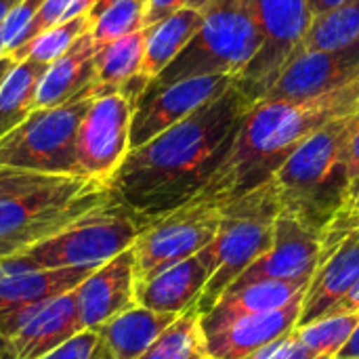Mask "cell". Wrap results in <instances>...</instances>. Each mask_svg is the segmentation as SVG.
<instances>
[{"label": "cell", "instance_id": "cell-19", "mask_svg": "<svg viewBox=\"0 0 359 359\" xmlns=\"http://www.w3.org/2000/svg\"><path fill=\"white\" fill-rule=\"evenodd\" d=\"M208 280H210V269L202 261V257L200 255L189 257L147 280L137 282L135 284L137 305L158 313L179 316L198 303Z\"/></svg>", "mask_w": 359, "mask_h": 359}, {"label": "cell", "instance_id": "cell-22", "mask_svg": "<svg viewBox=\"0 0 359 359\" xmlns=\"http://www.w3.org/2000/svg\"><path fill=\"white\" fill-rule=\"evenodd\" d=\"M179 316L158 313L141 305L114 316L97 328L101 359H139Z\"/></svg>", "mask_w": 359, "mask_h": 359}, {"label": "cell", "instance_id": "cell-10", "mask_svg": "<svg viewBox=\"0 0 359 359\" xmlns=\"http://www.w3.org/2000/svg\"><path fill=\"white\" fill-rule=\"evenodd\" d=\"M252 4L261 44L255 59L238 76V88L250 103H257L303 46L313 17L307 0H252Z\"/></svg>", "mask_w": 359, "mask_h": 359}, {"label": "cell", "instance_id": "cell-25", "mask_svg": "<svg viewBox=\"0 0 359 359\" xmlns=\"http://www.w3.org/2000/svg\"><path fill=\"white\" fill-rule=\"evenodd\" d=\"M46 67L34 59H23L0 82V139L36 109V93Z\"/></svg>", "mask_w": 359, "mask_h": 359}, {"label": "cell", "instance_id": "cell-20", "mask_svg": "<svg viewBox=\"0 0 359 359\" xmlns=\"http://www.w3.org/2000/svg\"><path fill=\"white\" fill-rule=\"evenodd\" d=\"M97 50L99 44L93 40L90 32H86L57 61H53L38 84L36 109L63 105L74 97L95 90L99 84L95 65Z\"/></svg>", "mask_w": 359, "mask_h": 359}, {"label": "cell", "instance_id": "cell-26", "mask_svg": "<svg viewBox=\"0 0 359 359\" xmlns=\"http://www.w3.org/2000/svg\"><path fill=\"white\" fill-rule=\"evenodd\" d=\"M139 359H212L198 307L185 309Z\"/></svg>", "mask_w": 359, "mask_h": 359}, {"label": "cell", "instance_id": "cell-2", "mask_svg": "<svg viewBox=\"0 0 359 359\" xmlns=\"http://www.w3.org/2000/svg\"><path fill=\"white\" fill-rule=\"evenodd\" d=\"M359 109V78L322 97L288 103L257 101L244 114L238 133L206 187L196 196L225 202L269 181L286 158L318 128Z\"/></svg>", "mask_w": 359, "mask_h": 359}, {"label": "cell", "instance_id": "cell-33", "mask_svg": "<svg viewBox=\"0 0 359 359\" xmlns=\"http://www.w3.org/2000/svg\"><path fill=\"white\" fill-rule=\"evenodd\" d=\"M359 229V177L349 185L347 196L339 212L330 219V223L322 231V242H332L343 238L349 231Z\"/></svg>", "mask_w": 359, "mask_h": 359}, {"label": "cell", "instance_id": "cell-45", "mask_svg": "<svg viewBox=\"0 0 359 359\" xmlns=\"http://www.w3.org/2000/svg\"><path fill=\"white\" fill-rule=\"evenodd\" d=\"M111 2H114V0H97V4L93 6V11L88 13L90 21H93V17H97V15H99V13H101V11H103V8L107 6V4H111Z\"/></svg>", "mask_w": 359, "mask_h": 359}, {"label": "cell", "instance_id": "cell-13", "mask_svg": "<svg viewBox=\"0 0 359 359\" xmlns=\"http://www.w3.org/2000/svg\"><path fill=\"white\" fill-rule=\"evenodd\" d=\"M355 78L359 42L339 50H299L263 99L301 103L343 88Z\"/></svg>", "mask_w": 359, "mask_h": 359}, {"label": "cell", "instance_id": "cell-3", "mask_svg": "<svg viewBox=\"0 0 359 359\" xmlns=\"http://www.w3.org/2000/svg\"><path fill=\"white\" fill-rule=\"evenodd\" d=\"M351 114L334 118L318 128L271 177L282 212L316 231H324L343 206L349 189L343 149Z\"/></svg>", "mask_w": 359, "mask_h": 359}, {"label": "cell", "instance_id": "cell-41", "mask_svg": "<svg viewBox=\"0 0 359 359\" xmlns=\"http://www.w3.org/2000/svg\"><path fill=\"white\" fill-rule=\"evenodd\" d=\"M334 359H359V322L358 328L353 330L351 339L347 341V345L334 355Z\"/></svg>", "mask_w": 359, "mask_h": 359}, {"label": "cell", "instance_id": "cell-31", "mask_svg": "<svg viewBox=\"0 0 359 359\" xmlns=\"http://www.w3.org/2000/svg\"><path fill=\"white\" fill-rule=\"evenodd\" d=\"M359 313L349 316H330L322 318L313 324L297 328V337L303 345H307L311 351L334 359V355L347 345L353 330L358 328Z\"/></svg>", "mask_w": 359, "mask_h": 359}, {"label": "cell", "instance_id": "cell-28", "mask_svg": "<svg viewBox=\"0 0 359 359\" xmlns=\"http://www.w3.org/2000/svg\"><path fill=\"white\" fill-rule=\"evenodd\" d=\"M359 42V0H349L337 11L316 17L299 50H339Z\"/></svg>", "mask_w": 359, "mask_h": 359}, {"label": "cell", "instance_id": "cell-37", "mask_svg": "<svg viewBox=\"0 0 359 359\" xmlns=\"http://www.w3.org/2000/svg\"><path fill=\"white\" fill-rule=\"evenodd\" d=\"M50 179L48 175H36V172H25V170H13L0 166V194L15 191V189H25L38 183H44Z\"/></svg>", "mask_w": 359, "mask_h": 359}, {"label": "cell", "instance_id": "cell-18", "mask_svg": "<svg viewBox=\"0 0 359 359\" xmlns=\"http://www.w3.org/2000/svg\"><path fill=\"white\" fill-rule=\"evenodd\" d=\"M80 330L76 297L74 290H69L42 303L40 309L6 339L8 353L11 359H40Z\"/></svg>", "mask_w": 359, "mask_h": 359}, {"label": "cell", "instance_id": "cell-17", "mask_svg": "<svg viewBox=\"0 0 359 359\" xmlns=\"http://www.w3.org/2000/svg\"><path fill=\"white\" fill-rule=\"evenodd\" d=\"M133 246L97 267L74 288L76 311L82 330H97L114 316L137 305Z\"/></svg>", "mask_w": 359, "mask_h": 359}, {"label": "cell", "instance_id": "cell-39", "mask_svg": "<svg viewBox=\"0 0 359 359\" xmlns=\"http://www.w3.org/2000/svg\"><path fill=\"white\" fill-rule=\"evenodd\" d=\"M349 313H359V280L358 284L351 288V292L326 318H330V316H349Z\"/></svg>", "mask_w": 359, "mask_h": 359}, {"label": "cell", "instance_id": "cell-46", "mask_svg": "<svg viewBox=\"0 0 359 359\" xmlns=\"http://www.w3.org/2000/svg\"><path fill=\"white\" fill-rule=\"evenodd\" d=\"M0 359H11V353H8V345H6V339L0 334Z\"/></svg>", "mask_w": 359, "mask_h": 359}, {"label": "cell", "instance_id": "cell-9", "mask_svg": "<svg viewBox=\"0 0 359 359\" xmlns=\"http://www.w3.org/2000/svg\"><path fill=\"white\" fill-rule=\"evenodd\" d=\"M219 223L221 206L202 198L151 219L133 244L137 282L202 252L215 240Z\"/></svg>", "mask_w": 359, "mask_h": 359}, {"label": "cell", "instance_id": "cell-5", "mask_svg": "<svg viewBox=\"0 0 359 359\" xmlns=\"http://www.w3.org/2000/svg\"><path fill=\"white\" fill-rule=\"evenodd\" d=\"M282 212L273 181L225 202L215 240L198 252L210 269V280L196 307L208 313L227 288L261 257L273 242L276 221Z\"/></svg>", "mask_w": 359, "mask_h": 359}, {"label": "cell", "instance_id": "cell-47", "mask_svg": "<svg viewBox=\"0 0 359 359\" xmlns=\"http://www.w3.org/2000/svg\"><path fill=\"white\" fill-rule=\"evenodd\" d=\"M2 55H6V53H4V42H2V38H0V57H2Z\"/></svg>", "mask_w": 359, "mask_h": 359}, {"label": "cell", "instance_id": "cell-6", "mask_svg": "<svg viewBox=\"0 0 359 359\" xmlns=\"http://www.w3.org/2000/svg\"><path fill=\"white\" fill-rule=\"evenodd\" d=\"M149 217L133 210L116 196L88 210L69 227L13 257L27 269H97L128 250Z\"/></svg>", "mask_w": 359, "mask_h": 359}, {"label": "cell", "instance_id": "cell-23", "mask_svg": "<svg viewBox=\"0 0 359 359\" xmlns=\"http://www.w3.org/2000/svg\"><path fill=\"white\" fill-rule=\"evenodd\" d=\"M204 23V13L183 6L160 23L145 27V53L141 72L147 78H156L166 65H170L177 55L187 46L196 32Z\"/></svg>", "mask_w": 359, "mask_h": 359}, {"label": "cell", "instance_id": "cell-7", "mask_svg": "<svg viewBox=\"0 0 359 359\" xmlns=\"http://www.w3.org/2000/svg\"><path fill=\"white\" fill-rule=\"evenodd\" d=\"M261 36L252 0H217L204 11V23L177 59L149 86H168L198 76H240L255 59Z\"/></svg>", "mask_w": 359, "mask_h": 359}, {"label": "cell", "instance_id": "cell-29", "mask_svg": "<svg viewBox=\"0 0 359 359\" xmlns=\"http://www.w3.org/2000/svg\"><path fill=\"white\" fill-rule=\"evenodd\" d=\"M90 17L88 15H80L76 19L63 21L59 25L48 27L46 32L34 36L29 42H25L23 46L6 53L11 55L15 61H23V59H34L38 63L50 65L53 61H57L82 34L90 32Z\"/></svg>", "mask_w": 359, "mask_h": 359}, {"label": "cell", "instance_id": "cell-42", "mask_svg": "<svg viewBox=\"0 0 359 359\" xmlns=\"http://www.w3.org/2000/svg\"><path fill=\"white\" fill-rule=\"evenodd\" d=\"M15 63H17V61H15L11 55H2V57H0V82L4 80V76L11 72V67H13Z\"/></svg>", "mask_w": 359, "mask_h": 359}, {"label": "cell", "instance_id": "cell-4", "mask_svg": "<svg viewBox=\"0 0 359 359\" xmlns=\"http://www.w3.org/2000/svg\"><path fill=\"white\" fill-rule=\"evenodd\" d=\"M111 196L105 183L84 177H50L0 194V259H13L48 240Z\"/></svg>", "mask_w": 359, "mask_h": 359}, {"label": "cell", "instance_id": "cell-40", "mask_svg": "<svg viewBox=\"0 0 359 359\" xmlns=\"http://www.w3.org/2000/svg\"><path fill=\"white\" fill-rule=\"evenodd\" d=\"M345 2H349V0H307V6H309L311 17L316 19V17H324V15L337 11Z\"/></svg>", "mask_w": 359, "mask_h": 359}, {"label": "cell", "instance_id": "cell-24", "mask_svg": "<svg viewBox=\"0 0 359 359\" xmlns=\"http://www.w3.org/2000/svg\"><path fill=\"white\" fill-rule=\"evenodd\" d=\"M309 280L303 282H278V280H263L238 290H227L219 303L204 313V320H229L238 316L250 313H267L286 307L290 301L301 297L307 290Z\"/></svg>", "mask_w": 359, "mask_h": 359}, {"label": "cell", "instance_id": "cell-30", "mask_svg": "<svg viewBox=\"0 0 359 359\" xmlns=\"http://www.w3.org/2000/svg\"><path fill=\"white\" fill-rule=\"evenodd\" d=\"M145 4L147 0H114L111 4H107L97 17H93V40L103 46L107 42L143 29Z\"/></svg>", "mask_w": 359, "mask_h": 359}, {"label": "cell", "instance_id": "cell-8", "mask_svg": "<svg viewBox=\"0 0 359 359\" xmlns=\"http://www.w3.org/2000/svg\"><path fill=\"white\" fill-rule=\"evenodd\" d=\"M93 97L95 90L63 105L34 109L0 139V166L48 177H80L76 135Z\"/></svg>", "mask_w": 359, "mask_h": 359}, {"label": "cell", "instance_id": "cell-38", "mask_svg": "<svg viewBox=\"0 0 359 359\" xmlns=\"http://www.w3.org/2000/svg\"><path fill=\"white\" fill-rule=\"evenodd\" d=\"M183 6H187V0H147L145 15H143V29L160 23L162 19L170 17Z\"/></svg>", "mask_w": 359, "mask_h": 359}, {"label": "cell", "instance_id": "cell-16", "mask_svg": "<svg viewBox=\"0 0 359 359\" xmlns=\"http://www.w3.org/2000/svg\"><path fill=\"white\" fill-rule=\"evenodd\" d=\"M359 280V229L339 240L322 242L318 267L307 284L299 326L326 318L358 284Z\"/></svg>", "mask_w": 359, "mask_h": 359}, {"label": "cell", "instance_id": "cell-12", "mask_svg": "<svg viewBox=\"0 0 359 359\" xmlns=\"http://www.w3.org/2000/svg\"><path fill=\"white\" fill-rule=\"evenodd\" d=\"M236 82V76H198L168 86H147L133 109L130 149L141 147L202 105L219 99Z\"/></svg>", "mask_w": 359, "mask_h": 359}, {"label": "cell", "instance_id": "cell-35", "mask_svg": "<svg viewBox=\"0 0 359 359\" xmlns=\"http://www.w3.org/2000/svg\"><path fill=\"white\" fill-rule=\"evenodd\" d=\"M40 359H101V343L97 330H80L69 341Z\"/></svg>", "mask_w": 359, "mask_h": 359}, {"label": "cell", "instance_id": "cell-34", "mask_svg": "<svg viewBox=\"0 0 359 359\" xmlns=\"http://www.w3.org/2000/svg\"><path fill=\"white\" fill-rule=\"evenodd\" d=\"M46 0H21L11 8V13L0 23V38L4 42V53L11 50V46L17 42V38L25 32V27L34 21L38 11L42 8Z\"/></svg>", "mask_w": 359, "mask_h": 359}, {"label": "cell", "instance_id": "cell-27", "mask_svg": "<svg viewBox=\"0 0 359 359\" xmlns=\"http://www.w3.org/2000/svg\"><path fill=\"white\" fill-rule=\"evenodd\" d=\"M143 53H145V29L118 38L99 46L95 65H97V80L101 86L116 88L137 76L143 67Z\"/></svg>", "mask_w": 359, "mask_h": 359}, {"label": "cell", "instance_id": "cell-44", "mask_svg": "<svg viewBox=\"0 0 359 359\" xmlns=\"http://www.w3.org/2000/svg\"><path fill=\"white\" fill-rule=\"evenodd\" d=\"M21 0H0V23L4 21V17L11 13V8L15 6V4H19Z\"/></svg>", "mask_w": 359, "mask_h": 359}, {"label": "cell", "instance_id": "cell-14", "mask_svg": "<svg viewBox=\"0 0 359 359\" xmlns=\"http://www.w3.org/2000/svg\"><path fill=\"white\" fill-rule=\"evenodd\" d=\"M322 255V231H316L294 217L280 212L276 221L273 242L265 255H261L227 290L242 286L278 280V282H303L311 280Z\"/></svg>", "mask_w": 359, "mask_h": 359}, {"label": "cell", "instance_id": "cell-1", "mask_svg": "<svg viewBox=\"0 0 359 359\" xmlns=\"http://www.w3.org/2000/svg\"><path fill=\"white\" fill-rule=\"evenodd\" d=\"M250 105L236 82L219 99L130 149L107 187L149 219L187 204L221 166Z\"/></svg>", "mask_w": 359, "mask_h": 359}, {"label": "cell", "instance_id": "cell-15", "mask_svg": "<svg viewBox=\"0 0 359 359\" xmlns=\"http://www.w3.org/2000/svg\"><path fill=\"white\" fill-rule=\"evenodd\" d=\"M303 297H297L286 307L267 311L238 316L229 320H204L202 330L206 337L208 353L212 359H242L248 353L273 343L276 339L292 332L299 326Z\"/></svg>", "mask_w": 359, "mask_h": 359}, {"label": "cell", "instance_id": "cell-21", "mask_svg": "<svg viewBox=\"0 0 359 359\" xmlns=\"http://www.w3.org/2000/svg\"><path fill=\"white\" fill-rule=\"evenodd\" d=\"M93 269H27L0 259V313L44 303L74 290Z\"/></svg>", "mask_w": 359, "mask_h": 359}, {"label": "cell", "instance_id": "cell-11", "mask_svg": "<svg viewBox=\"0 0 359 359\" xmlns=\"http://www.w3.org/2000/svg\"><path fill=\"white\" fill-rule=\"evenodd\" d=\"M130 120L133 105L120 93L93 97L76 135L80 177L109 183L130 151Z\"/></svg>", "mask_w": 359, "mask_h": 359}, {"label": "cell", "instance_id": "cell-36", "mask_svg": "<svg viewBox=\"0 0 359 359\" xmlns=\"http://www.w3.org/2000/svg\"><path fill=\"white\" fill-rule=\"evenodd\" d=\"M343 166L349 185L359 177V109H355L349 118V133L343 149Z\"/></svg>", "mask_w": 359, "mask_h": 359}, {"label": "cell", "instance_id": "cell-43", "mask_svg": "<svg viewBox=\"0 0 359 359\" xmlns=\"http://www.w3.org/2000/svg\"><path fill=\"white\" fill-rule=\"evenodd\" d=\"M217 0H187V6L189 8H196V11H200V13H204L210 4H215Z\"/></svg>", "mask_w": 359, "mask_h": 359}, {"label": "cell", "instance_id": "cell-32", "mask_svg": "<svg viewBox=\"0 0 359 359\" xmlns=\"http://www.w3.org/2000/svg\"><path fill=\"white\" fill-rule=\"evenodd\" d=\"M97 4V0H46L42 4V8L38 11V15L34 17V21L25 27V32L17 38V42L11 46V50L23 46L25 42H29L34 36L46 32L53 25H59L63 21L76 19L80 15H88L93 11V6ZM8 50V53H11Z\"/></svg>", "mask_w": 359, "mask_h": 359}]
</instances>
